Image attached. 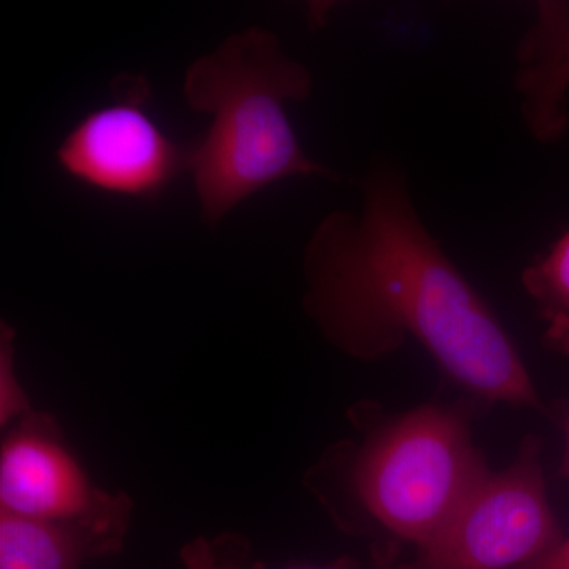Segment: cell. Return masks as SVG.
<instances>
[{"label": "cell", "instance_id": "obj_1", "mask_svg": "<svg viewBox=\"0 0 569 569\" xmlns=\"http://www.w3.org/2000/svg\"><path fill=\"white\" fill-rule=\"evenodd\" d=\"M359 212L328 213L306 247L305 306L359 361L413 339L477 403L545 410L515 339L419 216L406 171L376 159Z\"/></svg>", "mask_w": 569, "mask_h": 569}, {"label": "cell", "instance_id": "obj_2", "mask_svg": "<svg viewBox=\"0 0 569 569\" xmlns=\"http://www.w3.org/2000/svg\"><path fill=\"white\" fill-rule=\"evenodd\" d=\"M312 88L310 70L288 58L279 37L261 28L228 37L189 67L187 103L212 116L208 133L192 146L189 168L206 223H219L282 179L342 182V174L307 156L287 114V104L305 102Z\"/></svg>", "mask_w": 569, "mask_h": 569}, {"label": "cell", "instance_id": "obj_3", "mask_svg": "<svg viewBox=\"0 0 569 569\" xmlns=\"http://www.w3.org/2000/svg\"><path fill=\"white\" fill-rule=\"evenodd\" d=\"M475 403H425L337 445L312 477L337 523L417 549L436 537L490 471L471 438Z\"/></svg>", "mask_w": 569, "mask_h": 569}, {"label": "cell", "instance_id": "obj_4", "mask_svg": "<svg viewBox=\"0 0 569 569\" xmlns=\"http://www.w3.org/2000/svg\"><path fill=\"white\" fill-rule=\"evenodd\" d=\"M563 539L550 508L541 440L529 436L503 471H489L406 569H518Z\"/></svg>", "mask_w": 569, "mask_h": 569}, {"label": "cell", "instance_id": "obj_5", "mask_svg": "<svg viewBox=\"0 0 569 569\" xmlns=\"http://www.w3.org/2000/svg\"><path fill=\"white\" fill-rule=\"evenodd\" d=\"M114 88V102L88 112L63 138L59 167L89 189L153 200L189 170L192 146L171 140L152 118L144 78L121 77Z\"/></svg>", "mask_w": 569, "mask_h": 569}, {"label": "cell", "instance_id": "obj_6", "mask_svg": "<svg viewBox=\"0 0 569 569\" xmlns=\"http://www.w3.org/2000/svg\"><path fill=\"white\" fill-rule=\"evenodd\" d=\"M92 485L47 413H31L3 438L0 512L17 518L71 522L92 518L121 500Z\"/></svg>", "mask_w": 569, "mask_h": 569}, {"label": "cell", "instance_id": "obj_7", "mask_svg": "<svg viewBox=\"0 0 569 569\" xmlns=\"http://www.w3.org/2000/svg\"><path fill=\"white\" fill-rule=\"evenodd\" d=\"M515 89L523 126L539 144L569 130V0H542L516 48Z\"/></svg>", "mask_w": 569, "mask_h": 569}, {"label": "cell", "instance_id": "obj_8", "mask_svg": "<svg viewBox=\"0 0 569 569\" xmlns=\"http://www.w3.org/2000/svg\"><path fill=\"white\" fill-rule=\"evenodd\" d=\"M132 501L71 522H48L0 512V569H80L88 560L121 552Z\"/></svg>", "mask_w": 569, "mask_h": 569}, {"label": "cell", "instance_id": "obj_9", "mask_svg": "<svg viewBox=\"0 0 569 569\" xmlns=\"http://www.w3.org/2000/svg\"><path fill=\"white\" fill-rule=\"evenodd\" d=\"M523 290L545 325L542 343L569 356V230L522 271Z\"/></svg>", "mask_w": 569, "mask_h": 569}, {"label": "cell", "instance_id": "obj_10", "mask_svg": "<svg viewBox=\"0 0 569 569\" xmlns=\"http://www.w3.org/2000/svg\"><path fill=\"white\" fill-rule=\"evenodd\" d=\"M14 331L2 323L0 335V419L6 426L11 419L31 413L28 397L22 392L20 381L14 373Z\"/></svg>", "mask_w": 569, "mask_h": 569}, {"label": "cell", "instance_id": "obj_11", "mask_svg": "<svg viewBox=\"0 0 569 569\" xmlns=\"http://www.w3.org/2000/svg\"><path fill=\"white\" fill-rule=\"evenodd\" d=\"M219 556L220 569H271L266 567L261 561H250L244 550L238 549L234 541H213ZM282 569H365L353 557H340L332 563L323 565V567H291Z\"/></svg>", "mask_w": 569, "mask_h": 569}, {"label": "cell", "instance_id": "obj_12", "mask_svg": "<svg viewBox=\"0 0 569 569\" xmlns=\"http://www.w3.org/2000/svg\"><path fill=\"white\" fill-rule=\"evenodd\" d=\"M181 559L186 569H220L216 545L208 539L198 538L183 546Z\"/></svg>", "mask_w": 569, "mask_h": 569}, {"label": "cell", "instance_id": "obj_13", "mask_svg": "<svg viewBox=\"0 0 569 569\" xmlns=\"http://www.w3.org/2000/svg\"><path fill=\"white\" fill-rule=\"evenodd\" d=\"M370 569H406L400 559V542L391 539H377L370 548Z\"/></svg>", "mask_w": 569, "mask_h": 569}, {"label": "cell", "instance_id": "obj_14", "mask_svg": "<svg viewBox=\"0 0 569 569\" xmlns=\"http://www.w3.org/2000/svg\"><path fill=\"white\" fill-rule=\"evenodd\" d=\"M518 569H569V538L561 539L548 552Z\"/></svg>", "mask_w": 569, "mask_h": 569}, {"label": "cell", "instance_id": "obj_15", "mask_svg": "<svg viewBox=\"0 0 569 569\" xmlns=\"http://www.w3.org/2000/svg\"><path fill=\"white\" fill-rule=\"evenodd\" d=\"M560 425L565 432V456L563 462H561L560 477L569 481V402L561 408Z\"/></svg>", "mask_w": 569, "mask_h": 569}]
</instances>
